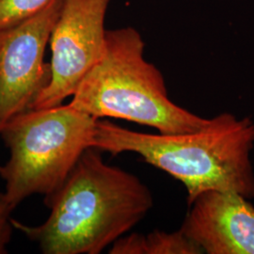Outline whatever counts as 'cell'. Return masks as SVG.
<instances>
[{"instance_id":"1","label":"cell","mask_w":254,"mask_h":254,"mask_svg":"<svg viewBox=\"0 0 254 254\" xmlns=\"http://www.w3.org/2000/svg\"><path fill=\"white\" fill-rule=\"evenodd\" d=\"M87 149L63 187L45 200L46 221L14 229L45 254H99L139 223L154 206L152 192L140 179Z\"/></svg>"},{"instance_id":"2","label":"cell","mask_w":254,"mask_h":254,"mask_svg":"<svg viewBox=\"0 0 254 254\" xmlns=\"http://www.w3.org/2000/svg\"><path fill=\"white\" fill-rule=\"evenodd\" d=\"M91 148L139 154L146 163L182 182L189 206L202 192L233 191L254 198V122L221 113L196 132L147 134L96 120Z\"/></svg>"},{"instance_id":"3","label":"cell","mask_w":254,"mask_h":254,"mask_svg":"<svg viewBox=\"0 0 254 254\" xmlns=\"http://www.w3.org/2000/svg\"><path fill=\"white\" fill-rule=\"evenodd\" d=\"M145 43L134 27L107 31L105 52L84 77L69 103L95 119H123L160 134L196 132L201 118L169 97L163 74L144 56Z\"/></svg>"},{"instance_id":"4","label":"cell","mask_w":254,"mask_h":254,"mask_svg":"<svg viewBox=\"0 0 254 254\" xmlns=\"http://www.w3.org/2000/svg\"><path fill=\"white\" fill-rule=\"evenodd\" d=\"M96 120L70 104L28 109L10 120L0 135L9 150L0 200L12 212L34 194L51 198L91 148Z\"/></svg>"},{"instance_id":"5","label":"cell","mask_w":254,"mask_h":254,"mask_svg":"<svg viewBox=\"0 0 254 254\" xmlns=\"http://www.w3.org/2000/svg\"><path fill=\"white\" fill-rule=\"evenodd\" d=\"M111 0H64L50 37L51 78L30 109L63 105L105 52Z\"/></svg>"},{"instance_id":"6","label":"cell","mask_w":254,"mask_h":254,"mask_svg":"<svg viewBox=\"0 0 254 254\" xmlns=\"http://www.w3.org/2000/svg\"><path fill=\"white\" fill-rule=\"evenodd\" d=\"M64 0H53L39 13L0 28V135L10 120L30 109L51 78L46 46Z\"/></svg>"},{"instance_id":"7","label":"cell","mask_w":254,"mask_h":254,"mask_svg":"<svg viewBox=\"0 0 254 254\" xmlns=\"http://www.w3.org/2000/svg\"><path fill=\"white\" fill-rule=\"evenodd\" d=\"M182 233L207 254H254V206L239 193L207 190L190 205Z\"/></svg>"},{"instance_id":"8","label":"cell","mask_w":254,"mask_h":254,"mask_svg":"<svg viewBox=\"0 0 254 254\" xmlns=\"http://www.w3.org/2000/svg\"><path fill=\"white\" fill-rule=\"evenodd\" d=\"M110 254H200L198 246L181 232L166 233L155 230L148 235L131 234L116 240Z\"/></svg>"},{"instance_id":"9","label":"cell","mask_w":254,"mask_h":254,"mask_svg":"<svg viewBox=\"0 0 254 254\" xmlns=\"http://www.w3.org/2000/svg\"><path fill=\"white\" fill-rule=\"evenodd\" d=\"M53 0H0V28L10 27L46 9Z\"/></svg>"},{"instance_id":"10","label":"cell","mask_w":254,"mask_h":254,"mask_svg":"<svg viewBox=\"0 0 254 254\" xmlns=\"http://www.w3.org/2000/svg\"><path fill=\"white\" fill-rule=\"evenodd\" d=\"M11 211L0 200V254L8 253L7 246L9 245L14 229L11 218Z\"/></svg>"},{"instance_id":"11","label":"cell","mask_w":254,"mask_h":254,"mask_svg":"<svg viewBox=\"0 0 254 254\" xmlns=\"http://www.w3.org/2000/svg\"><path fill=\"white\" fill-rule=\"evenodd\" d=\"M1 170H2V166H0V172H1Z\"/></svg>"}]
</instances>
